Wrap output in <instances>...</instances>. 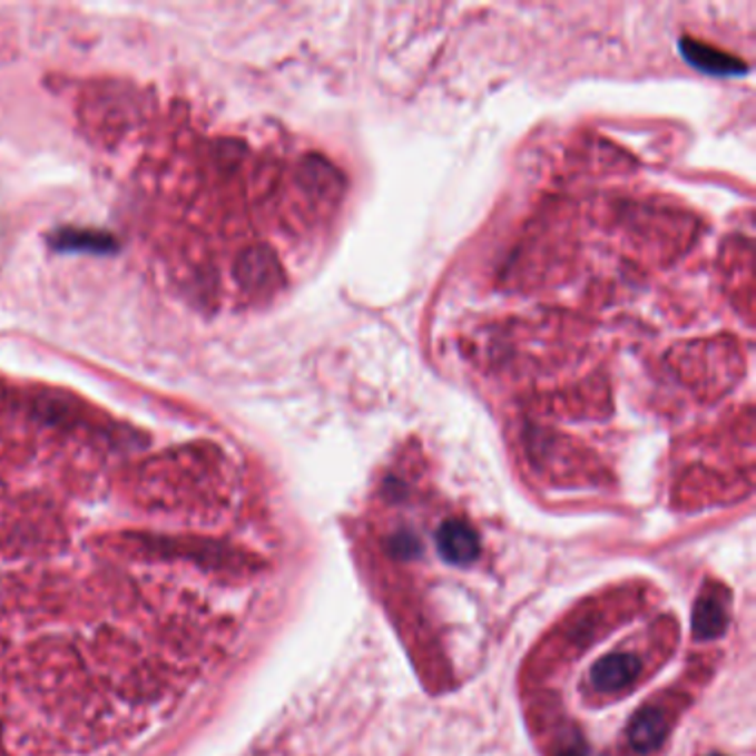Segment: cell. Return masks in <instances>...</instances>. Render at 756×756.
Here are the masks:
<instances>
[{
	"label": "cell",
	"instance_id": "1",
	"mask_svg": "<svg viewBox=\"0 0 756 756\" xmlns=\"http://www.w3.org/2000/svg\"><path fill=\"white\" fill-rule=\"evenodd\" d=\"M641 675V661L630 652H610L590 668V681L601 695L628 690Z\"/></svg>",
	"mask_w": 756,
	"mask_h": 756
},
{
	"label": "cell",
	"instance_id": "2",
	"mask_svg": "<svg viewBox=\"0 0 756 756\" xmlns=\"http://www.w3.org/2000/svg\"><path fill=\"white\" fill-rule=\"evenodd\" d=\"M440 554L458 566H469L480 557V537L464 521H446L438 532Z\"/></svg>",
	"mask_w": 756,
	"mask_h": 756
},
{
	"label": "cell",
	"instance_id": "3",
	"mask_svg": "<svg viewBox=\"0 0 756 756\" xmlns=\"http://www.w3.org/2000/svg\"><path fill=\"white\" fill-rule=\"evenodd\" d=\"M668 735V717L657 708H646L635 715L630 726V746L639 755H652Z\"/></svg>",
	"mask_w": 756,
	"mask_h": 756
},
{
	"label": "cell",
	"instance_id": "4",
	"mask_svg": "<svg viewBox=\"0 0 756 756\" xmlns=\"http://www.w3.org/2000/svg\"><path fill=\"white\" fill-rule=\"evenodd\" d=\"M238 275H240L243 284L249 286V288H266L273 282V277L277 275V264H275L271 253L253 249V252L243 255V259L238 264Z\"/></svg>",
	"mask_w": 756,
	"mask_h": 756
},
{
	"label": "cell",
	"instance_id": "5",
	"mask_svg": "<svg viewBox=\"0 0 756 756\" xmlns=\"http://www.w3.org/2000/svg\"><path fill=\"white\" fill-rule=\"evenodd\" d=\"M684 51L690 58L693 65L706 69V71H715V73H737V69H744V65L730 56H724L706 45L686 40L684 42Z\"/></svg>",
	"mask_w": 756,
	"mask_h": 756
},
{
	"label": "cell",
	"instance_id": "6",
	"mask_svg": "<svg viewBox=\"0 0 756 756\" xmlns=\"http://www.w3.org/2000/svg\"><path fill=\"white\" fill-rule=\"evenodd\" d=\"M726 628V612L717 599H701L695 610V635L699 639H715Z\"/></svg>",
	"mask_w": 756,
	"mask_h": 756
},
{
	"label": "cell",
	"instance_id": "7",
	"mask_svg": "<svg viewBox=\"0 0 756 756\" xmlns=\"http://www.w3.org/2000/svg\"><path fill=\"white\" fill-rule=\"evenodd\" d=\"M80 243H85V247H89V249H94V247H98V249H107V247H109V238H105V236H96V234H91V236H82L80 232L65 234V236L60 238L58 247L71 249L73 245H80Z\"/></svg>",
	"mask_w": 756,
	"mask_h": 756
}]
</instances>
